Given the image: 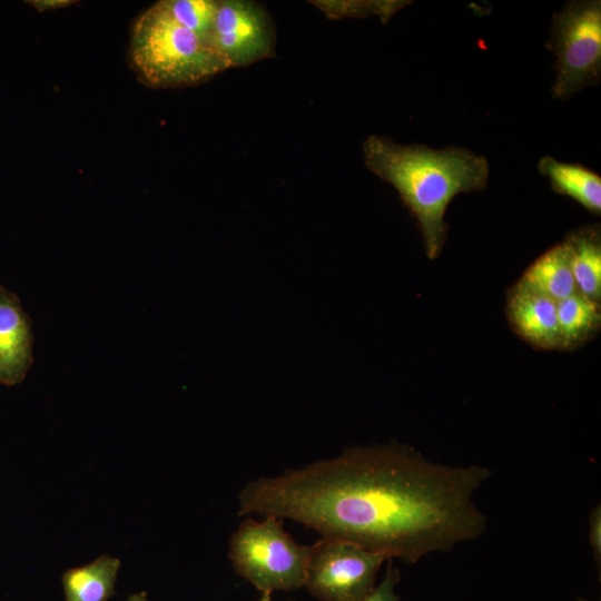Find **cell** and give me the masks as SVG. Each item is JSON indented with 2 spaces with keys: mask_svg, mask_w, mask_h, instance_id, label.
Returning a JSON list of instances; mask_svg holds the SVG:
<instances>
[{
  "mask_svg": "<svg viewBox=\"0 0 601 601\" xmlns=\"http://www.w3.org/2000/svg\"><path fill=\"white\" fill-rule=\"evenodd\" d=\"M130 58L141 81L155 88L196 85L230 68L210 46L179 24L161 1L135 21Z\"/></svg>",
  "mask_w": 601,
  "mask_h": 601,
  "instance_id": "3",
  "label": "cell"
},
{
  "mask_svg": "<svg viewBox=\"0 0 601 601\" xmlns=\"http://www.w3.org/2000/svg\"><path fill=\"white\" fill-rule=\"evenodd\" d=\"M577 601H588V600L584 598H578Z\"/></svg>",
  "mask_w": 601,
  "mask_h": 601,
  "instance_id": "21",
  "label": "cell"
},
{
  "mask_svg": "<svg viewBox=\"0 0 601 601\" xmlns=\"http://www.w3.org/2000/svg\"><path fill=\"white\" fill-rule=\"evenodd\" d=\"M257 601H273L269 593H263L262 598Z\"/></svg>",
  "mask_w": 601,
  "mask_h": 601,
  "instance_id": "20",
  "label": "cell"
},
{
  "mask_svg": "<svg viewBox=\"0 0 601 601\" xmlns=\"http://www.w3.org/2000/svg\"><path fill=\"white\" fill-rule=\"evenodd\" d=\"M509 317L529 343L543 348L561 346L556 302L551 298L518 284L510 296Z\"/></svg>",
  "mask_w": 601,
  "mask_h": 601,
  "instance_id": "9",
  "label": "cell"
},
{
  "mask_svg": "<svg viewBox=\"0 0 601 601\" xmlns=\"http://www.w3.org/2000/svg\"><path fill=\"white\" fill-rule=\"evenodd\" d=\"M366 167L390 183L418 223L428 258L444 245L449 204L461 193L482 190L490 166L482 155L463 147L433 149L425 145H400L372 135L363 144Z\"/></svg>",
  "mask_w": 601,
  "mask_h": 601,
  "instance_id": "2",
  "label": "cell"
},
{
  "mask_svg": "<svg viewBox=\"0 0 601 601\" xmlns=\"http://www.w3.org/2000/svg\"><path fill=\"white\" fill-rule=\"evenodd\" d=\"M546 48L555 56V99L597 86L601 79V1L574 0L553 13Z\"/></svg>",
  "mask_w": 601,
  "mask_h": 601,
  "instance_id": "5",
  "label": "cell"
},
{
  "mask_svg": "<svg viewBox=\"0 0 601 601\" xmlns=\"http://www.w3.org/2000/svg\"><path fill=\"white\" fill-rule=\"evenodd\" d=\"M308 555L309 545L298 544L272 515L245 520L229 541L235 571L263 593L304 588Z\"/></svg>",
  "mask_w": 601,
  "mask_h": 601,
  "instance_id": "4",
  "label": "cell"
},
{
  "mask_svg": "<svg viewBox=\"0 0 601 601\" xmlns=\"http://www.w3.org/2000/svg\"><path fill=\"white\" fill-rule=\"evenodd\" d=\"M170 16L184 28L208 43L217 1L215 0H164L161 1Z\"/></svg>",
  "mask_w": 601,
  "mask_h": 601,
  "instance_id": "15",
  "label": "cell"
},
{
  "mask_svg": "<svg viewBox=\"0 0 601 601\" xmlns=\"http://www.w3.org/2000/svg\"><path fill=\"white\" fill-rule=\"evenodd\" d=\"M387 558L356 544L322 539L309 545L305 588L322 601H363Z\"/></svg>",
  "mask_w": 601,
  "mask_h": 601,
  "instance_id": "6",
  "label": "cell"
},
{
  "mask_svg": "<svg viewBox=\"0 0 601 601\" xmlns=\"http://www.w3.org/2000/svg\"><path fill=\"white\" fill-rule=\"evenodd\" d=\"M540 174L550 180L552 189L578 201L594 215L601 213V177L582 164L559 161L551 156L539 160Z\"/></svg>",
  "mask_w": 601,
  "mask_h": 601,
  "instance_id": "11",
  "label": "cell"
},
{
  "mask_svg": "<svg viewBox=\"0 0 601 601\" xmlns=\"http://www.w3.org/2000/svg\"><path fill=\"white\" fill-rule=\"evenodd\" d=\"M31 321L20 298L0 285V384L21 383L33 364Z\"/></svg>",
  "mask_w": 601,
  "mask_h": 601,
  "instance_id": "8",
  "label": "cell"
},
{
  "mask_svg": "<svg viewBox=\"0 0 601 601\" xmlns=\"http://www.w3.org/2000/svg\"><path fill=\"white\" fill-rule=\"evenodd\" d=\"M387 570L381 583L363 601H400L395 587L400 580V571L387 560Z\"/></svg>",
  "mask_w": 601,
  "mask_h": 601,
  "instance_id": "16",
  "label": "cell"
},
{
  "mask_svg": "<svg viewBox=\"0 0 601 601\" xmlns=\"http://www.w3.org/2000/svg\"><path fill=\"white\" fill-rule=\"evenodd\" d=\"M208 43L229 67H243L273 55L275 31L259 4L221 0L217 1Z\"/></svg>",
  "mask_w": 601,
  "mask_h": 601,
  "instance_id": "7",
  "label": "cell"
},
{
  "mask_svg": "<svg viewBox=\"0 0 601 601\" xmlns=\"http://www.w3.org/2000/svg\"><path fill=\"white\" fill-rule=\"evenodd\" d=\"M29 3L35 7L38 11H47L63 8L75 3L70 0H32Z\"/></svg>",
  "mask_w": 601,
  "mask_h": 601,
  "instance_id": "18",
  "label": "cell"
},
{
  "mask_svg": "<svg viewBox=\"0 0 601 601\" xmlns=\"http://www.w3.org/2000/svg\"><path fill=\"white\" fill-rule=\"evenodd\" d=\"M120 561L104 554L62 574L66 601H108L115 592Z\"/></svg>",
  "mask_w": 601,
  "mask_h": 601,
  "instance_id": "12",
  "label": "cell"
},
{
  "mask_svg": "<svg viewBox=\"0 0 601 601\" xmlns=\"http://www.w3.org/2000/svg\"><path fill=\"white\" fill-rule=\"evenodd\" d=\"M590 545L594 560L600 566L601 561V508L597 505L589 515Z\"/></svg>",
  "mask_w": 601,
  "mask_h": 601,
  "instance_id": "17",
  "label": "cell"
},
{
  "mask_svg": "<svg viewBox=\"0 0 601 601\" xmlns=\"http://www.w3.org/2000/svg\"><path fill=\"white\" fill-rule=\"evenodd\" d=\"M520 286L560 302L574 293L571 248L566 240L542 254L523 274Z\"/></svg>",
  "mask_w": 601,
  "mask_h": 601,
  "instance_id": "10",
  "label": "cell"
},
{
  "mask_svg": "<svg viewBox=\"0 0 601 601\" xmlns=\"http://www.w3.org/2000/svg\"><path fill=\"white\" fill-rule=\"evenodd\" d=\"M556 317L561 346L577 345L599 326V302L577 292L556 302Z\"/></svg>",
  "mask_w": 601,
  "mask_h": 601,
  "instance_id": "14",
  "label": "cell"
},
{
  "mask_svg": "<svg viewBox=\"0 0 601 601\" xmlns=\"http://www.w3.org/2000/svg\"><path fill=\"white\" fill-rule=\"evenodd\" d=\"M571 248V269L577 290L599 302L601 296V243L597 228H583L565 239Z\"/></svg>",
  "mask_w": 601,
  "mask_h": 601,
  "instance_id": "13",
  "label": "cell"
},
{
  "mask_svg": "<svg viewBox=\"0 0 601 601\" xmlns=\"http://www.w3.org/2000/svg\"><path fill=\"white\" fill-rule=\"evenodd\" d=\"M128 601H148L144 593L131 594Z\"/></svg>",
  "mask_w": 601,
  "mask_h": 601,
  "instance_id": "19",
  "label": "cell"
},
{
  "mask_svg": "<svg viewBox=\"0 0 601 601\" xmlns=\"http://www.w3.org/2000/svg\"><path fill=\"white\" fill-rule=\"evenodd\" d=\"M490 475L481 465L428 461L404 444L357 446L247 482L238 514L290 519L323 539L415 563L483 534L486 515L474 494Z\"/></svg>",
  "mask_w": 601,
  "mask_h": 601,
  "instance_id": "1",
  "label": "cell"
}]
</instances>
